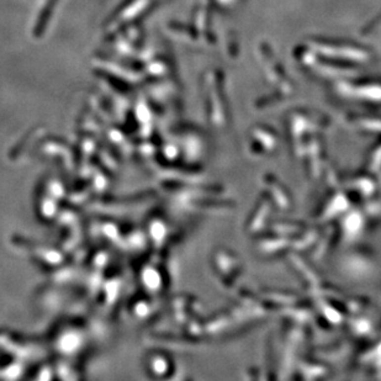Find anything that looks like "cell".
I'll list each match as a JSON object with an SVG mask.
<instances>
[{
	"label": "cell",
	"instance_id": "cell-1",
	"mask_svg": "<svg viewBox=\"0 0 381 381\" xmlns=\"http://www.w3.org/2000/svg\"><path fill=\"white\" fill-rule=\"evenodd\" d=\"M56 2L57 0H48V2L46 4V7H44L43 11L41 12V16H40L39 21H37L36 29H35V35H36V36H40V35L43 32L44 27H46L47 25V21L49 20V17H51L52 15V11H53L54 4H56Z\"/></svg>",
	"mask_w": 381,
	"mask_h": 381
}]
</instances>
